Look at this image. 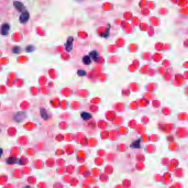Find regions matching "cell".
<instances>
[{
	"label": "cell",
	"instance_id": "cell-1",
	"mask_svg": "<svg viewBox=\"0 0 188 188\" xmlns=\"http://www.w3.org/2000/svg\"><path fill=\"white\" fill-rule=\"evenodd\" d=\"M29 13L27 11H24L20 15L19 21L21 23H25L29 20Z\"/></svg>",
	"mask_w": 188,
	"mask_h": 188
},
{
	"label": "cell",
	"instance_id": "cell-2",
	"mask_svg": "<svg viewBox=\"0 0 188 188\" xmlns=\"http://www.w3.org/2000/svg\"><path fill=\"white\" fill-rule=\"evenodd\" d=\"M74 39L72 37H70L67 40V43L66 44V50L67 52H70L72 49L73 46V42Z\"/></svg>",
	"mask_w": 188,
	"mask_h": 188
},
{
	"label": "cell",
	"instance_id": "cell-3",
	"mask_svg": "<svg viewBox=\"0 0 188 188\" xmlns=\"http://www.w3.org/2000/svg\"><path fill=\"white\" fill-rule=\"evenodd\" d=\"M13 6L17 11H18L19 12H21L23 11L25 8L24 5L23 4L22 2H19V1H14Z\"/></svg>",
	"mask_w": 188,
	"mask_h": 188
},
{
	"label": "cell",
	"instance_id": "cell-4",
	"mask_svg": "<svg viewBox=\"0 0 188 188\" xmlns=\"http://www.w3.org/2000/svg\"><path fill=\"white\" fill-rule=\"evenodd\" d=\"M9 30V25L7 23H4L1 27V34L2 35H7Z\"/></svg>",
	"mask_w": 188,
	"mask_h": 188
},
{
	"label": "cell",
	"instance_id": "cell-5",
	"mask_svg": "<svg viewBox=\"0 0 188 188\" xmlns=\"http://www.w3.org/2000/svg\"><path fill=\"white\" fill-rule=\"evenodd\" d=\"M23 115H25L24 113H18L15 116V120L17 122L21 121L22 120H23V118L25 117V116H23Z\"/></svg>",
	"mask_w": 188,
	"mask_h": 188
},
{
	"label": "cell",
	"instance_id": "cell-6",
	"mask_svg": "<svg viewBox=\"0 0 188 188\" xmlns=\"http://www.w3.org/2000/svg\"><path fill=\"white\" fill-rule=\"evenodd\" d=\"M81 117L83 120H88L92 118V115L88 113L83 112L81 114Z\"/></svg>",
	"mask_w": 188,
	"mask_h": 188
},
{
	"label": "cell",
	"instance_id": "cell-7",
	"mask_svg": "<svg viewBox=\"0 0 188 188\" xmlns=\"http://www.w3.org/2000/svg\"><path fill=\"white\" fill-rule=\"evenodd\" d=\"M83 62L84 64L86 65H89L90 63H91V60H90V58L88 56H85L83 57Z\"/></svg>",
	"mask_w": 188,
	"mask_h": 188
},
{
	"label": "cell",
	"instance_id": "cell-8",
	"mask_svg": "<svg viewBox=\"0 0 188 188\" xmlns=\"http://www.w3.org/2000/svg\"><path fill=\"white\" fill-rule=\"evenodd\" d=\"M89 55L91 57L92 59L94 60V61H97V56H98V54H97V52L96 51H92L91 53H90L89 54Z\"/></svg>",
	"mask_w": 188,
	"mask_h": 188
},
{
	"label": "cell",
	"instance_id": "cell-9",
	"mask_svg": "<svg viewBox=\"0 0 188 188\" xmlns=\"http://www.w3.org/2000/svg\"><path fill=\"white\" fill-rule=\"evenodd\" d=\"M13 53L15 54H19L21 51V48L19 46H14L12 49Z\"/></svg>",
	"mask_w": 188,
	"mask_h": 188
},
{
	"label": "cell",
	"instance_id": "cell-10",
	"mask_svg": "<svg viewBox=\"0 0 188 188\" xmlns=\"http://www.w3.org/2000/svg\"><path fill=\"white\" fill-rule=\"evenodd\" d=\"M35 50V48L33 45H28V46L26 48V51H27L28 53H31Z\"/></svg>",
	"mask_w": 188,
	"mask_h": 188
},
{
	"label": "cell",
	"instance_id": "cell-11",
	"mask_svg": "<svg viewBox=\"0 0 188 188\" xmlns=\"http://www.w3.org/2000/svg\"><path fill=\"white\" fill-rule=\"evenodd\" d=\"M77 74H78V75H79L80 76H84L86 74V72L85 71H84L83 70H80L78 71Z\"/></svg>",
	"mask_w": 188,
	"mask_h": 188
},
{
	"label": "cell",
	"instance_id": "cell-12",
	"mask_svg": "<svg viewBox=\"0 0 188 188\" xmlns=\"http://www.w3.org/2000/svg\"><path fill=\"white\" fill-rule=\"evenodd\" d=\"M15 159L13 158H9L7 160V163L8 164H13L15 163Z\"/></svg>",
	"mask_w": 188,
	"mask_h": 188
}]
</instances>
